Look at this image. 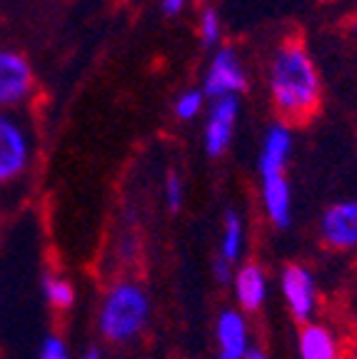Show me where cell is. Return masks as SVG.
<instances>
[{
    "label": "cell",
    "mask_w": 357,
    "mask_h": 359,
    "mask_svg": "<svg viewBox=\"0 0 357 359\" xmlns=\"http://www.w3.org/2000/svg\"><path fill=\"white\" fill-rule=\"evenodd\" d=\"M38 359H70V352H67V344L63 337L58 334H48L40 344V354Z\"/></svg>",
    "instance_id": "cell-18"
},
{
    "label": "cell",
    "mask_w": 357,
    "mask_h": 359,
    "mask_svg": "<svg viewBox=\"0 0 357 359\" xmlns=\"http://www.w3.org/2000/svg\"><path fill=\"white\" fill-rule=\"evenodd\" d=\"M230 264L225 257H218L215 259V277H218V282H228L230 277H233V272H230Z\"/></svg>",
    "instance_id": "cell-20"
},
{
    "label": "cell",
    "mask_w": 357,
    "mask_h": 359,
    "mask_svg": "<svg viewBox=\"0 0 357 359\" xmlns=\"http://www.w3.org/2000/svg\"><path fill=\"white\" fill-rule=\"evenodd\" d=\"M270 93L287 123L307 120L320 105V78L310 53L297 40H287L270 62Z\"/></svg>",
    "instance_id": "cell-1"
},
{
    "label": "cell",
    "mask_w": 357,
    "mask_h": 359,
    "mask_svg": "<svg viewBox=\"0 0 357 359\" xmlns=\"http://www.w3.org/2000/svg\"><path fill=\"white\" fill-rule=\"evenodd\" d=\"M292 150L290 130L285 125H273L265 135L263 150H260V175L265 172H285L287 157Z\"/></svg>",
    "instance_id": "cell-10"
},
{
    "label": "cell",
    "mask_w": 357,
    "mask_h": 359,
    "mask_svg": "<svg viewBox=\"0 0 357 359\" xmlns=\"http://www.w3.org/2000/svg\"><path fill=\"white\" fill-rule=\"evenodd\" d=\"M150 314V299L143 285L135 280H117L105 292L98 312V330L108 342H130L143 332Z\"/></svg>",
    "instance_id": "cell-2"
},
{
    "label": "cell",
    "mask_w": 357,
    "mask_h": 359,
    "mask_svg": "<svg viewBox=\"0 0 357 359\" xmlns=\"http://www.w3.org/2000/svg\"><path fill=\"white\" fill-rule=\"evenodd\" d=\"M200 38L205 48H212V45L220 40V18L212 8H205L200 18Z\"/></svg>",
    "instance_id": "cell-17"
},
{
    "label": "cell",
    "mask_w": 357,
    "mask_h": 359,
    "mask_svg": "<svg viewBox=\"0 0 357 359\" xmlns=\"http://www.w3.org/2000/svg\"><path fill=\"white\" fill-rule=\"evenodd\" d=\"M218 344H220V354L233 359H242L247 347V327L245 320L240 314L233 312V309H225L218 317Z\"/></svg>",
    "instance_id": "cell-11"
},
{
    "label": "cell",
    "mask_w": 357,
    "mask_h": 359,
    "mask_svg": "<svg viewBox=\"0 0 357 359\" xmlns=\"http://www.w3.org/2000/svg\"><path fill=\"white\" fill-rule=\"evenodd\" d=\"M33 90V67L15 50H0V110L20 105Z\"/></svg>",
    "instance_id": "cell-5"
},
{
    "label": "cell",
    "mask_w": 357,
    "mask_h": 359,
    "mask_svg": "<svg viewBox=\"0 0 357 359\" xmlns=\"http://www.w3.org/2000/svg\"><path fill=\"white\" fill-rule=\"evenodd\" d=\"M320 237L330 250H352L357 247V200L330 205L320 219Z\"/></svg>",
    "instance_id": "cell-6"
},
{
    "label": "cell",
    "mask_w": 357,
    "mask_h": 359,
    "mask_svg": "<svg viewBox=\"0 0 357 359\" xmlns=\"http://www.w3.org/2000/svg\"><path fill=\"white\" fill-rule=\"evenodd\" d=\"M355 357H357V354H355Z\"/></svg>",
    "instance_id": "cell-25"
},
{
    "label": "cell",
    "mask_w": 357,
    "mask_h": 359,
    "mask_svg": "<svg viewBox=\"0 0 357 359\" xmlns=\"http://www.w3.org/2000/svg\"><path fill=\"white\" fill-rule=\"evenodd\" d=\"M185 3H188V0H162L160 6L165 15H178V13H183Z\"/></svg>",
    "instance_id": "cell-21"
},
{
    "label": "cell",
    "mask_w": 357,
    "mask_h": 359,
    "mask_svg": "<svg viewBox=\"0 0 357 359\" xmlns=\"http://www.w3.org/2000/svg\"><path fill=\"white\" fill-rule=\"evenodd\" d=\"M83 359H103V354H100V349H98V347H90L88 352L83 354Z\"/></svg>",
    "instance_id": "cell-23"
},
{
    "label": "cell",
    "mask_w": 357,
    "mask_h": 359,
    "mask_svg": "<svg viewBox=\"0 0 357 359\" xmlns=\"http://www.w3.org/2000/svg\"><path fill=\"white\" fill-rule=\"evenodd\" d=\"M242 247V219L238 217V212L230 210L225 215V227H223V245H220V257H225L228 262H235L240 255Z\"/></svg>",
    "instance_id": "cell-15"
},
{
    "label": "cell",
    "mask_w": 357,
    "mask_h": 359,
    "mask_svg": "<svg viewBox=\"0 0 357 359\" xmlns=\"http://www.w3.org/2000/svg\"><path fill=\"white\" fill-rule=\"evenodd\" d=\"M242 359H268V357H265V352H260V349H247Z\"/></svg>",
    "instance_id": "cell-22"
},
{
    "label": "cell",
    "mask_w": 357,
    "mask_h": 359,
    "mask_svg": "<svg viewBox=\"0 0 357 359\" xmlns=\"http://www.w3.org/2000/svg\"><path fill=\"white\" fill-rule=\"evenodd\" d=\"M245 88H247L245 70H242L240 62H238L235 50L233 48H220L205 73L202 95L220 100V97H235Z\"/></svg>",
    "instance_id": "cell-4"
},
{
    "label": "cell",
    "mask_w": 357,
    "mask_h": 359,
    "mask_svg": "<svg viewBox=\"0 0 357 359\" xmlns=\"http://www.w3.org/2000/svg\"><path fill=\"white\" fill-rule=\"evenodd\" d=\"M30 163V137L13 115L0 110V185L20 177Z\"/></svg>",
    "instance_id": "cell-3"
},
{
    "label": "cell",
    "mask_w": 357,
    "mask_h": 359,
    "mask_svg": "<svg viewBox=\"0 0 357 359\" xmlns=\"http://www.w3.org/2000/svg\"><path fill=\"white\" fill-rule=\"evenodd\" d=\"M202 107V90H188L175 102V115L180 120H193Z\"/></svg>",
    "instance_id": "cell-16"
},
{
    "label": "cell",
    "mask_w": 357,
    "mask_h": 359,
    "mask_svg": "<svg viewBox=\"0 0 357 359\" xmlns=\"http://www.w3.org/2000/svg\"><path fill=\"white\" fill-rule=\"evenodd\" d=\"M235 294L238 302L242 304V309L247 312H257L265 302V272L260 269V264L247 262L238 269L235 275Z\"/></svg>",
    "instance_id": "cell-12"
},
{
    "label": "cell",
    "mask_w": 357,
    "mask_h": 359,
    "mask_svg": "<svg viewBox=\"0 0 357 359\" xmlns=\"http://www.w3.org/2000/svg\"><path fill=\"white\" fill-rule=\"evenodd\" d=\"M220 359H233V357H225V354H220Z\"/></svg>",
    "instance_id": "cell-24"
},
{
    "label": "cell",
    "mask_w": 357,
    "mask_h": 359,
    "mask_svg": "<svg viewBox=\"0 0 357 359\" xmlns=\"http://www.w3.org/2000/svg\"><path fill=\"white\" fill-rule=\"evenodd\" d=\"M183 197H185V190H183V177L178 172H170L168 180H165V200H168V208L173 212H178L183 208Z\"/></svg>",
    "instance_id": "cell-19"
},
{
    "label": "cell",
    "mask_w": 357,
    "mask_h": 359,
    "mask_svg": "<svg viewBox=\"0 0 357 359\" xmlns=\"http://www.w3.org/2000/svg\"><path fill=\"white\" fill-rule=\"evenodd\" d=\"M238 107H240L238 97H220L212 105L205 125V152L210 157H218L228 150L235 130V118H238Z\"/></svg>",
    "instance_id": "cell-8"
},
{
    "label": "cell",
    "mask_w": 357,
    "mask_h": 359,
    "mask_svg": "<svg viewBox=\"0 0 357 359\" xmlns=\"http://www.w3.org/2000/svg\"><path fill=\"white\" fill-rule=\"evenodd\" d=\"M283 292L287 297V307H290L292 317L297 322H302V325H307L315 309L313 275L302 264H287L283 269Z\"/></svg>",
    "instance_id": "cell-7"
},
{
    "label": "cell",
    "mask_w": 357,
    "mask_h": 359,
    "mask_svg": "<svg viewBox=\"0 0 357 359\" xmlns=\"http://www.w3.org/2000/svg\"><path fill=\"white\" fill-rule=\"evenodd\" d=\"M300 357L302 359H340L335 334L323 325L307 322L300 330Z\"/></svg>",
    "instance_id": "cell-13"
},
{
    "label": "cell",
    "mask_w": 357,
    "mask_h": 359,
    "mask_svg": "<svg viewBox=\"0 0 357 359\" xmlns=\"http://www.w3.org/2000/svg\"><path fill=\"white\" fill-rule=\"evenodd\" d=\"M43 294L53 309H70L75 302V290L67 280L58 275H43Z\"/></svg>",
    "instance_id": "cell-14"
},
{
    "label": "cell",
    "mask_w": 357,
    "mask_h": 359,
    "mask_svg": "<svg viewBox=\"0 0 357 359\" xmlns=\"http://www.w3.org/2000/svg\"><path fill=\"white\" fill-rule=\"evenodd\" d=\"M260 182H263V202H265V210H268V217L273 219V224L278 230L290 227L292 197L285 172H265L260 175Z\"/></svg>",
    "instance_id": "cell-9"
}]
</instances>
